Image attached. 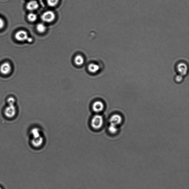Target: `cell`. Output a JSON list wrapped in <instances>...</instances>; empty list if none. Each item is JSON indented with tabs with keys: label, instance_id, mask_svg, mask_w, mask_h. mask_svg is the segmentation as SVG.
I'll use <instances>...</instances> for the list:
<instances>
[{
	"label": "cell",
	"instance_id": "obj_1",
	"mask_svg": "<svg viewBox=\"0 0 189 189\" xmlns=\"http://www.w3.org/2000/svg\"><path fill=\"white\" fill-rule=\"evenodd\" d=\"M104 124V119L102 116L96 115L93 117L91 121V125L94 129H99L101 128Z\"/></svg>",
	"mask_w": 189,
	"mask_h": 189
},
{
	"label": "cell",
	"instance_id": "obj_2",
	"mask_svg": "<svg viewBox=\"0 0 189 189\" xmlns=\"http://www.w3.org/2000/svg\"><path fill=\"white\" fill-rule=\"evenodd\" d=\"M56 14L52 11H48L44 12L41 16L42 20L46 23H51L54 21Z\"/></svg>",
	"mask_w": 189,
	"mask_h": 189
},
{
	"label": "cell",
	"instance_id": "obj_3",
	"mask_svg": "<svg viewBox=\"0 0 189 189\" xmlns=\"http://www.w3.org/2000/svg\"><path fill=\"white\" fill-rule=\"evenodd\" d=\"M15 38L17 40L19 41H24L27 40L29 42L32 41V39H29L27 33L24 30L18 31L15 35Z\"/></svg>",
	"mask_w": 189,
	"mask_h": 189
},
{
	"label": "cell",
	"instance_id": "obj_4",
	"mask_svg": "<svg viewBox=\"0 0 189 189\" xmlns=\"http://www.w3.org/2000/svg\"><path fill=\"white\" fill-rule=\"evenodd\" d=\"M5 109V115L8 118H12L16 115L17 110L14 105H8Z\"/></svg>",
	"mask_w": 189,
	"mask_h": 189
},
{
	"label": "cell",
	"instance_id": "obj_5",
	"mask_svg": "<svg viewBox=\"0 0 189 189\" xmlns=\"http://www.w3.org/2000/svg\"><path fill=\"white\" fill-rule=\"evenodd\" d=\"M177 69L180 75L183 76L187 74L188 67L187 65L184 63L180 62L177 64Z\"/></svg>",
	"mask_w": 189,
	"mask_h": 189
},
{
	"label": "cell",
	"instance_id": "obj_6",
	"mask_svg": "<svg viewBox=\"0 0 189 189\" xmlns=\"http://www.w3.org/2000/svg\"><path fill=\"white\" fill-rule=\"evenodd\" d=\"M11 70V64L8 62L4 63L0 66V72L5 75L9 74Z\"/></svg>",
	"mask_w": 189,
	"mask_h": 189
},
{
	"label": "cell",
	"instance_id": "obj_7",
	"mask_svg": "<svg viewBox=\"0 0 189 189\" xmlns=\"http://www.w3.org/2000/svg\"><path fill=\"white\" fill-rule=\"evenodd\" d=\"M109 121H110V123L117 126L122 123V118L121 116L119 114H114L111 117Z\"/></svg>",
	"mask_w": 189,
	"mask_h": 189
},
{
	"label": "cell",
	"instance_id": "obj_8",
	"mask_svg": "<svg viewBox=\"0 0 189 189\" xmlns=\"http://www.w3.org/2000/svg\"><path fill=\"white\" fill-rule=\"evenodd\" d=\"M92 108L94 111L96 112H102L104 108V104L100 101H97L93 104Z\"/></svg>",
	"mask_w": 189,
	"mask_h": 189
},
{
	"label": "cell",
	"instance_id": "obj_9",
	"mask_svg": "<svg viewBox=\"0 0 189 189\" xmlns=\"http://www.w3.org/2000/svg\"><path fill=\"white\" fill-rule=\"evenodd\" d=\"M44 142V139L41 136L37 138H33L31 140V143L34 147H39L42 145Z\"/></svg>",
	"mask_w": 189,
	"mask_h": 189
},
{
	"label": "cell",
	"instance_id": "obj_10",
	"mask_svg": "<svg viewBox=\"0 0 189 189\" xmlns=\"http://www.w3.org/2000/svg\"><path fill=\"white\" fill-rule=\"evenodd\" d=\"M39 5L36 1H31L29 2L26 5V8L30 11H34L38 9Z\"/></svg>",
	"mask_w": 189,
	"mask_h": 189
},
{
	"label": "cell",
	"instance_id": "obj_11",
	"mask_svg": "<svg viewBox=\"0 0 189 189\" xmlns=\"http://www.w3.org/2000/svg\"><path fill=\"white\" fill-rule=\"evenodd\" d=\"M100 69V67L97 64L91 63L88 66V70L92 73H95L98 72Z\"/></svg>",
	"mask_w": 189,
	"mask_h": 189
},
{
	"label": "cell",
	"instance_id": "obj_12",
	"mask_svg": "<svg viewBox=\"0 0 189 189\" xmlns=\"http://www.w3.org/2000/svg\"><path fill=\"white\" fill-rule=\"evenodd\" d=\"M74 62L78 66H81L84 64V59L83 57L81 55H78L75 57Z\"/></svg>",
	"mask_w": 189,
	"mask_h": 189
},
{
	"label": "cell",
	"instance_id": "obj_13",
	"mask_svg": "<svg viewBox=\"0 0 189 189\" xmlns=\"http://www.w3.org/2000/svg\"><path fill=\"white\" fill-rule=\"evenodd\" d=\"M31 133L33 136V138H37L40 136V130L39 128L35 127L33 128L31 130Z\"/></svg>",
	"mask_w": 189,
	"mask_h": 189
},
{
	"label": "cell",
	"instance_id": "obj_14",
	"mask_svg": "<svg viewBox=\"0 0 189 189\" xmlns=\"http://www.w3.org/2000/svg\"><path fill=\"white\" fill-rule=\"evenodd\" d=\"M36 29L38 32L43 34L45 32L46 30V27L44 24L40 23L37 24L36 26Z\"/></svg>",
	"mask_w": 189,
	"mask_h": 189
},
{
	"label": "cell",
	"instance_id": "obj_15",
	"mask_svg": "<svg viewBox=\"0 0 189 189\" xmlns=\"http://www.w3.org/2000/svg\"><path fill=\"white\" fill-rule=\"evenodd\" d=\"M108 130L111 133L115 134L118 132V129L117 126L110 123L108 127Z\"/></svg>",
	"mask_w": 189,
	"mask_h": 189
},
{
	"label": "cell",
	"instance_id": "obj_16",
	"mask_svg": "<svg viewBox=\"0 0 189 189\" xmlns=\"http://www.w3.org/2000/svg\"><path fill=\"white\" fill-rule=\"evenodd\" d=\"M37 15L33 13L28 14L27 16L28 20L32 22H34L37 20Z\"/></svg>",
	"mask_w": 189,
	"mask_h": 189
},
{
	"label": "cell",
	"instance_id": "obj_17",
	"mask_svg": "<svg viewBox=\"0 0 189 189\" xmlns=\"http://www.w3.org/2000/svg\"><path fill=\"white\" fill-rule=\"evenodd\" d=\"M59 0H47V4L51 7H54L57 5Z\"/></svg>",
	"mask_w": 189,
	"mask_h": 189
},
{
	"label": "cell",
	"instance_id": "obj_18",
	"mask_svg": "<svg viewBox=\"0 0 189 189\" xmlns=\"http://www.w3.org/2000/svg\"><path fill=\"white\" fill-rule=\"evenodd\" d=\"M15 99L13 97H10L8 98L7 102L8 105H14Z\"/></svg>",
	"mask_w": 189,
	"mask_h": 189
},
{
	"label": "cell",
	"instance_id": "obj_19",
	"mask_svg": "<svg viewBox=\"0 0 189 189\" xmlns=\"http://www.w3.org/2000/svg\"><path fill=\"white\" fill-rule=\"evenodd\" d=\"M183 80V76L181 75H178L176 76L175 80L177 82H180Z\"/></svg>",
	"mask_w": 189,
	"mask_h": 189
},
{
	"label": "cell",
	"instance_id": "obj_20",
	"mask_svg": "<svg viewBox=\"0 0 189 189\" xmlns=\"http://www.w3.org/2000/svg\"><path fill=\"white\" fill-rule=\"evenodd\" d=\"M5 22L4 20L0 18V29H3L5 26Z\"/></svg>",
	"mask_w": 189,
	"mask_h": 189
},
{
	"label": "cell",
	"instance_id": "obj_21",
	"mask_svg": "<svg viewBox=\"0 0 189 189\" xmlns=\"http://www.w3.org/2000/svg\"><path fill=\"white\" fill-rule=\"evenodd\" d=\"M0 189H2V188H1V187H0Z\"/></svg>",
	"mask_w": 189,
	"mask_h": 189
}]
</instances>
